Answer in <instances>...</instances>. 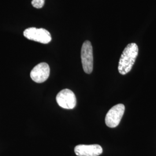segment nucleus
I'll return each mask as SVG.
<instances>
[{
  "label": "nucleus",
  "instance_id": "obj_1",
  "mask_svg": "<svg viewBox=\"0 0 156 156\" xmlns=\"http://www.w3.org/2000/svg\"><path fill=\"white\" fill-rule=\"evenodd\" d=\"M138 55V46L135 43L127 45L123 50L119 62L118 71L121 75L131 71Z\"/></svg>",
  "mask_w": 156,
  "mask_h": 156
},
{
  "label": "nucleus",
  "instance_id": "obj_2",
  "mask_svg": "<svg viewBox=\"0 0 156 156\" xmlns=\"http://www.w3.org/2000/svg\"><path fill=\"white\" fill-rule=\"evenodd\" d=\"M23 35L28 39L44 44L49 43L51 40L50 33L44 28L30 27L24 30Z\"/></svg>",
  "mask_w": 156,
  "mask_h": 156
},
{
  "label": "nucleus",
  "instance_id": "obj_3",
  "mask_svg": "<svg viewBox=\"0 0 156 156\" xmlns=\"http://www.w3.org/2000/svg\"><path fill=\"white\" fill-rule=\"evenodd\" d=\"M81 60L84 73L90 74L93 69V53L91 42L86 41L81 49Z\"/></svg>",
  "mask_w": 156,
  "mask_h": 156
},
{
  "label": "nucleus",
  "instance_id": "obj_4",
  "mask_svg": "<svg viewBox=\"0 0 156 156\" xmlns=\"http://www.w3.org/2000/svg\"><path fill=\"white\" fill-rule=\"evenodd\" d=\"M125 111V106L119 104L113 106L108 112L105 117V124L110 128L116 127L120 123Z\"/></svg>",
  "mask_w": 156,
  "mask_h": 156
},
{
  "label": "nucleus",
  "instance_id": "obj_5",
  "mask_svg": "<svg viewBox=\"0 0 156 156\" xmlns=\"http://www.w3.org/2000/svg\"><path fill=\"white\" fill-rule=\"evenodd\" d=\"M58 105L66 109H72L76 105V98L71 90L64 89L60 91L56 96Z\"/></svg>",
  "mask_w": 156,
  "mask_h": 156
},
{
  "label": "nucleus",
  "instance_id": "obj_6",
  "mask_svg": "<svg viewBox=\"0 0 156 156\" xmlns=\"http://www.w3.org/2000/svg\"><path fill=\"white\" fill-rule=\"evenodd\" d=\"M50 75V67L46 62H41L34 68L30 73L32 80L36 83H41L45 82Z\"/></svg>",
  "mask_w": 156,
  "mask_h": 156
},
{
  "label": "nucleus",
  "instance_id": "obj_7",
  "mask_svg": "<svg viewBox=\"0 0 156 156\" xmlns=\"http://www.w3.org/2000/svg\"><path fill=\"white\" fill-rule=\"evenodd\" d=\"M75 153L78 156H98L102 153L100 145H79L75 147Z\"/></svg>",
  "mask_w": 156,
  "mask_h": 156
},
{
  "label": "nucleus",
  "instance_id": "obj_8",
  "mask_svg": "<svg viewBox=\"0 0 156 156\" xmlns=\"http://www.w3.org/2000/svg\"><path fill=\"white\" fill-rule=\"evenodd\" d=\"M31 4L34 8L40 9L44 5L45 0H32Z\"/></svg>",
  "mask_w": 156,
  "mask_h": 156
}]
</instances>
